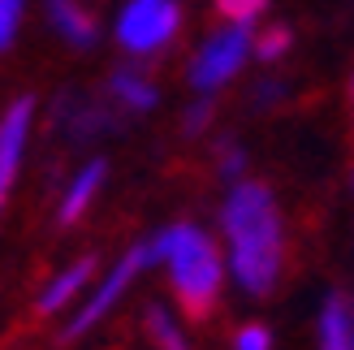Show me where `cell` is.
Here are the masks:
<instances>
[{"mask_svg": "<svg viewBox=\"0 0 354 350\" xmlns=\"http://www.w3.org/2000/svg\"><path fill=\"white\" fill-rule=\"evenodd\" d=\"M156 259H169V273H173V290H177V303H182L186 316H207L216 307V294H221V255L212 247V238L194 225H173L169 234L156 238L151 247Z\"/></svg>", "mask_w": 354, "mask_h": 350, "instance_id": "2", "label": "cell"}, {"mask_svg": "<svg viewBox=\"0 0 354 350\" xmlns=\"http://www.w3.org/2000/svg\"><path fill=\"white\" fill-rule=\"evenodd\" d=\"M113 95H121L130 109H151V104H156V91L143 78H134V74H117L113 78Z\"/></svg>", "mask_w": 354, "mask_h": 350, "instance_id": "11", "label": "cell"}, {"mask_svg": "<svg viewBox=\"0 0 354 350\" xmlns=\"http://www.w3.org/2000/svg\"><path fill=\"white\" fill-rule=\"evenodd\" d=\"M91 268H95V259H78V264L69 268V273H61V277H57V286H52L44 299H39V311H57V307L69 299V294H78L82 282L91 277Z\"/></svg>", "mask_w": 354, "mask_h": 350, "instance_id": "10", "label": "cell"}, {"mask_svg": "<svg viewBox=\"0 0 354 350\" xmlns=\"http://www.w3.org/2000/svg\"><path fill=\"white\" fill-rule=\"evenodd\" d=\"M286 52H290V30H286V26L263 30L259 44H255V57H259V61H277V57H286Z\"/></svg>", "mask_w": 354, "mask_h": 350, "instance_id": "14", "label": "cell"}, {"mask_svg": "<svg viewBox=\"0 0 354 350\" xmlns=\"http://www.w3.org/2000/svg\"><path fill=\"white\" fill-rule=\"evenodd\" d=\"M143 264H151V247H147V251H130L126 259H121V264H117V273L109 277V286H104V290L95 294V299L86 303V311H82V316H78L74 324L65 329V342H69V338H82L86 329H91V324H95V320L104 316V311H109V307L117 303V294L126 290V282H130V277H134L138 268H143Z\"/></svg>", "mask_w": 354, "mask_h": 350, "instance_id": "5", "label": "cell"}, {"mask_svg": "<svg viewBox=\"0 0 354 350\" xmlns=\"http://www.w3.org/2000/svg\"><path fill=\"white\" fill-rule=\"evenodd\" d=\"M100 178H104V160H95V165H86V169L78 173V178H74V186H69V195H65V203H61V221H65V225L82 217V208L91 203V195H95V186H100Z\"/></svg>", "mask_w": 354, "mask_h": 350, "instance_id": "8", "label": "cell"}, {"mask_svg": "<svg viewBox=\"0 0 354 350\" xmlns=\"http://www.w3.org/2000/svg\"><path fill=\"white\" fill-rule=\"evenodd\" d=\"M320 350H354V316L346 299H328L320 311Z\"/></svg>", "mask_w": 354, "mask_h": 350, "instance_id": "7", "label": "cell"}, {"mask_svg": "<svg viewBox=\"0 0 354 350\" xmlns=\"http://www.w3.org/2000/svg\"><path fill=\"white\" fill-rule=\"evenodd\" d=\"M225 238H229V259H234L238 282L251 294H268L281 277V217L268 195V186L242 182L225 203Z\"/></svg>", "mask_w": 354, "mask_h": 350, "instance_id": "1", "label": "cell"}, {"mask_svg": "<svg viewBox=\"0 0 354 350\" xmlns=\"http://www.w3.org/2000/svg\"><path fill=\"white\" fill-rule=\"evenodd\" d=\"M263 5H268V0H216L221 17H225V22H234V26H251L255 17L263 13Z\"/></svg>", "mask_w": 354, "mask_h": 350, "instance_id": "12", "label": "cell"}, {"mask_svg": "<svg viewBox=\"0 0 354 350\" xmlns=\"http://www.w3.org/2000/svg\"><path fill=\"white\" fill-rule=\"evenodd\" d=\"M350 95H354V86H350Z\"/></svg>", "mask_w": 354, "mask_h": 350, "instance_id": "17", "label": "cell"}, {"mask_svg": "<svg viewBox=\"0 0 354 350\" xmlns=\"http://www.w3.org/2000/svg\"><path fill=\"white\" fill-rule=\"evenodd\" d=\"M177 22H182V13L173 0H134L117 22V39L130 52H156L173 39Z\"/></svg>", "mask_w": 354, "mask_h": 350, "instance_id": "3", "label": "cell"}, {"mask_svg": "<svg viewBox=\"0 0 354 350\" xmlns=\"http://www.w3.org/2000/svg\"><path fill=\"white\" fill-rule=\"evenodd\" d=\"M238 350H268L272 346V338H268V329H259V324H246L242 333H238V342H234Z\"/></svg>", "mask_w": 354, "mask_h": 350, "instance_id": "16", "label": "cell"}, {"mask_svg": "<svg viewBox=\"0 0 354 350\" xmlns=\"http://www.w3.org/2000/svg\"><path fill=\"white\" fill-rule=\"evenodd\" d=\"M52 22H57L61 35L74 39V44H91L95 39V22L74 5V0H52Z\"/></svg>", "mask_w": 354, "mask_h": 350, "instance_id": "9", "label": "cell"}, {"mask_svg": "<svg viewBox=\"0 0 354 350\" xmlns=\"http://www.w3.org/2000/svg\"><path fill=\"white\" fill-rule=\"evenodd\" d=\"M26 121H30V100H17L9 117L0 121V199L9 190V178L17 169V151H22V138H26Z\"/></svg>", "mask_w": 354, "mask_h": 350, "instance_id": "6", "label": "cell"}, {"mask_svg": "<svg viewBox=\"0 0 354 350\" xmlns=\"http://www.w3.org/2000/svg\"><path fill=\"white\" fill-rule=\"evenodd\" d=\"M17 17H22V0H0V52L9 48L13 30H17Z\"/></svg>", "mask_w": 354, "mask_h": 350, "instance_id": "15", "label": "cell"}, {"mask_svg": "<svg viewBox=\"0 0 354 350\" xmlns=\"http://www.w3.org/2000/svg\"><path fill=\"white\" fill-rule=\"evenodd\" d=\"M147 329H151V338L160 342V350H186V342H182V333L169 324V316L160 307H151V316H147Z\"/></svg>", "mask_w": 354, "mask_h": 350, "instance_id": "13", "label": "cell"}, {"mask_svg": "<svg viewBox=\"0 0 354 350\" xmlns=\"http://www.w3.org/2000/svg\"><path fill=\"white\" fill-rule=\"evenodd\" d=\"M246 52H251V35H246V26H234V22H229V30L212 35V39L203 44V52L194 57V65H190V82L203 86V91L229 82V78L242 69Z\"/></svg>", "mask_w": 354, "mask_h": 350, "instance_id": "4", "label": "cell"}]
</instances>
